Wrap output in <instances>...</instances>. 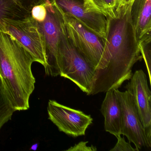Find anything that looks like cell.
<instances>
[{"mask_svg": "<svg viewBox=\"0 0 151 151\" xmlns=\"http://www.w3.org/2000/svg\"><path fill=\"white\" fill-rule=\"evenodd\" d=\"M117 142L116 145L110 151H139L137 148H134L129 143L126 142L124 137H121V135L116 136Z\"/></svg>", "mask_w": 151, "mask_h": 151, "instance_id": "18", "label": "cell"}, {"mask_svg": "<svg viewBox=\"0 0 151 151\" xmlns=\"http://www.w3.org/2000/svg\"><path fill=\"white\" fill-rule=\"evenodd\" d=\"M125 88L132 96L144 127L151 144V92L147 78L142 70H136Z\"/></svg>", "mask_w": 151, "mask_h": 151, "instance_id": "10", "label": "cell"}, {"mask_svg": "<svg viewBox=\"0 0 151 151\" xmlns=\"http://www.w3.org/2000/svg\"><path fill=\"white\" fill-rule=\"evenodd\" d=\"M46 1L36 5L32 9L31 17L37 22H41L45 19L47 14Z\"/></svg>", "mask_w": 151, "mask_h": 151, "instance_id": "17", "label": "cell"}, {"mask_svg": "<svg viewBox=\"0 0 151 151\" xmlns=\"http://www.w3.org/2000/svg\"><path fill=\"white\" fill-rule=\"evenodd\" d=\"M88 141L84 142L81 141L78 144H76L73 147H71L66 151H96L97 148L96 147L92 145L91 146H88L87 144Z\"/></svg>", "mask_w": 151, "mask_h": 151, "instance_id": "19", "label": "cell"}, {"mask_svg": "<svg viewBox=\"0 0 151 151\" xmlns=\"http://www.w3.org/2000/svg\"><path fill=\"white\" fill-rule=\"evenodd\" d=\"M46 0H0V23L4 20L23 21L31 17L33 6Z\"/></svg>", "mask_w": 151, "mask_h": 151, "instance_id": "13", "label": "cell"}, {"mask_svg": "<svg viewBox=\"0 0 151 151\" xmlns=\"http://www.w3.org/2000/svg\"><path fill=\"white\" fill-rule=\"evenodd\" d=\"M122 107V122L121 134L126 136L129 142H132L136 148H150L149 143L145 133L144 127L131 94L127 91H121L114 90Z\"/></svg>", "mask_w": 151, "mask_h": 151, "instance_id": "9", "label": "cell"}, {"mask_svg": "<svg viewBox=\"0 0 151 151\" xmlns=\"http://www.w3.org/2000/svg\"><path fill=\"white\" fill-rule=\"evenodd\" d=\"M61 14L74 17L105 39L107 18L91 0H51Z\"/></svg>", "mask_w": 151, "mask_h": 151, "instance_id": "7", "label": "cell"}, {"mask_svg": "<svg viewBox=\"0 0 151 151\" xmlns=\"http://www.w3.org/2000/svg\"><path fill=\"white\" fill-rule=\"evenodd\" d=\"M29 53L14 37L0 32V79L16 111L29 109L36 79Z\"/></svg>", "mask_w": 151, "mask_h": 151, "instance_id": "2", "label": "cell"}, {"mask_svg": "<svg viewBox=\"0 0 151 151\" xmlns=\"http://www.w3.org/2000/svg\"><path fill=\"white\" fill-rule=\"evenodd\" d=\"M134 1V0H117L116 9L122 7L132 6Z\"/></svg>", "mask_w": 151, "mask_h": 151, "instance_id": "20", "label": "cell"}, {"mask_svg": "<svg viewBox=\"0 0 151 151\" xmlns=\"http://www.w3.org/2000/svg\"><path fill=\"white\" fill-rule=\"evenodd\" d=\"M46 7L47 14L45 19L41 22H36L45 40L46 74L56 77L60 74L57 64V52L64 22L62 14L49 0H47Z\"/></svg>", "mask_w": 151, "mask_h": 151, "instance_id": "6", "label": "cell"}, {"mask_svg": "<svg viewBox=\"0 0 151 151\" xmlns=\"http://www.w3.org/2000/svg\"><path fill=\"white\" fill-rule=\"evenodd\" d=\"M57 60L60 76L72 81L88 95L95 70L70 44L66 35L64 24Z\"/></svg>", "mask_w": 151, "mask_h": 151, "instance_id": "3", "label": "cell"}, {"mask_svg": "<svg viewBox=\"0 0 151 151\" xmlns=\"http://www.w3.org/2000/svg\"><path fill=\"white\" fill-rule=\"evenodd\" d=\"M100 110L104 117L105 131L116 137L121 135L122 111L114 90L106 92Z\"/></svg>", "mask_w": 151, "mask_h": 151, "instance_id": "11", "label": "cell"}, {"mask_svg": "<svg viewBox=\"0 0 151 151\" xmlns=\"http://www.w3.org/2000/svg\"><path fill=\"white\" fill-rule=\"evenodd\" d=\"M151 36H150L138 43L140 53L142 55V58H143L145 61L146 66L150 84L151 83Z\"/></svg>", "mask_w": 151, "mask_h": 151, "instance_id": "15", "label": "cell"}, {"mask_svg": "<svg viewBox=\"0 0 151 151\" xmlns=\"http://www.w3.org/2000/svg\"><path fill=\"white\" fill-rule=\"evenodd\" d=\"M100 11L106 17L114 14L117 0H91Z\"/></svg>", "mask_w": 151, "mask_h": 151, "instance_id": "16", "label": "cell"}, {"mask_svg": "<svg viewBox=\"0 0 151 151\" xmlns=\"http://www.w3.org/2000/svg\"><path fill=\"white\" fill-rule=\"evenodd\" d=\"M0 32L14 37L29 53L34 62L45 68L46 59L44 36L32 17L23 21L6 20L0 23Z\"/></svg>", "mask_w": 151, "mask_h": 151, "instance_id": "5", "label": "cell"}, {"mask_svg": "<svg viewBox=\"0 0 151 151\" xmlns=\"http://www.w3.org/2000/svg\"><path fill=\"white\" fill-rule=\"evenodd\" d=\"M130 14L139 43L151 36V0H134Z\"/></svg>", "mask_w": 151, "mask_h": 151, "instance_id": "12", "label": "cell"}, {"mask_svg": "<svg viewBox=\"0 0 151 151\" xmlns=\"http://www.w3.org/2000/svg\"><path fill=\"white\" fill-rule=\"evenodd\" d=\"M48 119L58 129L74 137L84 136L93 122L90 115L58 103L53 100L48 101L47 107Z\"/></svg>", "mask_w": 151, "mask_h": 151, "instance_id": "8", "label": "cell"}, {"mask_svg": "<svg viewBox=\"0 0 151 151\" xmlns=\"http://www.w3.org/2000/svg\"><path fill=\"white\" fill-rule=\"evenodd\" d=\"M16 110L13 107L0 79V130L11 120Z\"/></svg>", "mask_w": 151, "mask_h": 151, "instance_id": "14", "label": "cell"}, {"mask_svg": "<svg viewBox=\"0 0 151 151\" xmlns=\"http://www.w3.org/2000/svg\"><path fill=\"white\" fill-rule=\"evenodd\" d=\"M62 15L69 41L96 70L103 59L105 39L86 28L74 17Z\"/></svg>", "mask_w": 151, "mask_h": 151, "instance_id": "4", "label": "cell"}, {"mask_svg": "<svg viewBox=\"0 0 151 151\" xmlns=\"http://www.w3.org/2000/svg\"><path fill=\"white\" fill-rule=\"evenodd\" d=\"M131 6L116 9L113 17H106L104 55L88 95L118 89L130 79L133 66L143 59L131 18Z\"/></svg>", "mask_w": 151, "mask_h": 151, "instance_id": "1", "label": "cell"}]
</instances>
